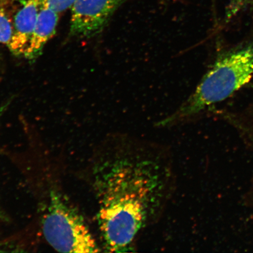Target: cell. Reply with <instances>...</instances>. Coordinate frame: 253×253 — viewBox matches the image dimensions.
Masks as SVG:
<instances>
[{
	"mask_svg": "<svg viewBox=\"0 0 253 253\" xmlns=\"http://www.w3.org/2000/svg\"><path fill=\"white\" fill-rule=\"evenodd\" d=\"M171 170L159 150L118 140L97 170L98 221L107 252L131 251L169 197Z\"/></svg>",
	"mask_w": 253,
	"mask_h": 253,
	"instance_id": "cell-1",
	"label": "cell"
},
{
	"mask_svg": "<svg viewBox=\"0 0 253 253\" xmlns=\"http://www.w3.org/2000/svg\"><path fill=\"white\" fill-rule=\"evenodd\" d=\"M253 75V42L221 53L194 93L175 112L162 120L160 126L181 122L222 102L248 84Z\"/></svg>",
	"mask_w": 253,
	"mask_h": 253,
	"instance_id": "cell-2",
	"label": "cell"
},
{
	"mask_svg": "<svg viewBox=\"0 0 253 253\" xmlns=\"http://www.w3.org/2000/svg\"><path fill=\"white\" fill-rule=\"evenodd\" d=\"M42 230L46 241L59 252H100L83 218L55 192L50 194L43 219Z\"/></svg>",
	"mask_w": 253,
	"mask_h": 253,
	"instance_id": "cell-3",
	"label": "cell"
},
{
	"mask_svg": "<svg viewBox=\"0 0 253 253\" xmlns=\"http://www.w3.org/2000/svg\"><path fill=\"white\" fill-rule=\"evenodd\" d=\"M126 0H76L72 8L71 34L91 38L102 32Z\"/></svg>",
	"mask_w": 253,
	"mask_h": 253,
	"instance_id": "cell-4",
	"label": "cell"
},
{
	"mask_svg": "<svg viewBox=\"0 0 253 253\" xmlns=\"http://www.w3.org/2000/svg\"><path fill=\"white\" fill-rule=\"evenodd\" d=\"M42 0H26L16 14L13 34L8 47L16 56L24 54L39 16Z\"/></svg>",
	"mask_w": 253,
	"mask_h": 253,
	"instance_id": "cell-5",
	"label": "cell"
},
{
	"mask_svg": "<svg viewBox=\"0 0 253 253\" xmlns=\"http://www.w3.org/2000/svg\"><path fill=\"white\" fill-rule=\"evenodd\" d=\"M58 14L41 4L36 26L24 54L25 58L34 61L41 54L46 43L55 33L59 20Z\"/></svg>",
	"mask_w": 253,
	"mask_h": 253,
	"instance_id": "cell-6",
	"label": "cell"
},
{
	"mask_svg": "<svg viewBox=\"0 0 253 253\" xmlns=\"http://www.w3.org/2000/svg\"><path fill=\"white\" fill-rule=\"evenodd\" d=\"M253 4V0H229L227 6L225 21H230L237 14Z\"/></svg>",
	"mask_w": 253,
	"mask_h": 253,
	"instance_id": "cell-7",
	"label": "cell"
},
{
	"mask_svg": "<svg viewBox=\"0 0 253 253\" xmlns=\"http://www.w3.org/2000/svg\"><path fill=\"white\" fill-rule=\"evenodd\" d=\"M13 28L12 27L10 21L5 15L2 9L0 8V43L8 45L10 41Z\"/></svg>",
	"mask_w": 253,
	"mask_h": 253,
	"instance_id": "cell-8",
	"label": "cell"
},
{
	"mask_svg": "<svg viewBox=\"0 0 253 253\" xmlns=\"http://www.w3.org/2000/svg\"><path fill=\"white\" fill-rule=\"evenodd\" d=\"M76 0H42V4L58 13L72 7Z\"/></svg>",
	"mask_w": 253,
	"mask_h": 253,
	"instance_id": "cell-9",
	"label": "cell"
},
{
	"mask_svg": "<svg viewBox=\"0 0 253 253\" xmlns=\"http://www.w3.org/2000/svg\"><path fill=\"white\" fill-rule=\"evenodd\" d=\"M6 106H3L2 107H0V117L2 115L3 112H4Z\"/></svg>",
	"mask_w": 253,
	"mask_h": 253,
	"instance_id": "cell-10",
	"label": "cell"
}]
</instances>
